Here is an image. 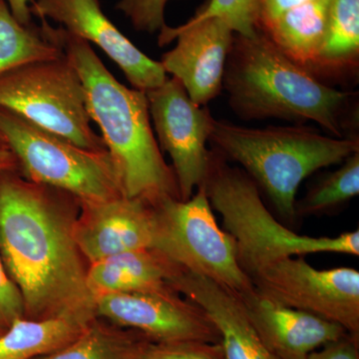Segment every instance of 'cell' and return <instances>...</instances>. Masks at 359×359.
<instances>
[{
  "mask_svg": "<svg viewBox=\"0 0 359 359\" xmlns=\"http://www.w3.org/2000/svg\"><path fill=\"white\" fill-rule=\"evenodd\" d=\"M201 187L212 209L221 215L224 230L235 240L238 264L250 280L285 257L320 252L359 255L358 230L337 237H309L278 222L264 205L256 183L216 151H211L209 171Z\"/></svg>",
  "mask_w": 359,
  "mask_h": 359,
  "instance_id": "cell-5",
  "label": "cell"
},
{
  "mask_svg": "<svg viewBox=\"0 0 359 359\" xmlns=\"http://www.w3.org/2000/svg\"><path fill=\"white\" fill-rule=\"evenodd\" d=\"M306 359H359V337L346 334L316 349Z\"/></svg>",
  "mask_w": 359,
  "mask_h": 359,
  "instance_id": "cell-27",
  "label": "cell"
},
{
  "mask_svg": "<svg viewBox=\"0 0 359 359\" xmlns=\"http://www.w3.org/2000/svg\"><path fill=\"white\" fill-rule=\"evenodd\" d=\"M80 208L66 191L16 171L0 173V257L28 320L87 325L96 318L87 287L89 263L74 237Z\"/></svg>",
  "mask_w": 359,
  "mask_h": 359,
  "instance_id": "cell-1",
  "label": "cell"
},
{
  "mask_svg": "<svg viewBox=\"0 0 359 359\" xmlns=\"http://www.w3.org/2000/svg\"><path fill=\"white\" fill-rule=\"evenodd\" d=\"M18 172V163L6 143L0 140V173L4 172Z\"/></svg>",
  "mask_w": 359,
  "mask_h": 359,
  "instance_id": "cell-29",
  "label": "cell"
},
{
  "mask_svg": "<svg viewBox=\"0 0 359 359\" xmlns=\"http://www.w3.org/2000/svg\"><path fill=\"white\" fill-rule=\"evenodd\" d=\"M177 290L118 292L98 297L96 318L138 330L155 344L199 340L221 344V334L204 309Z\"/></svg>",
  "mask_w": 359,
  "mask_h": 359,
  "instance_id": "cell-11",
  "label": "cell"
},
{
  "mask_svg": "<svg viewBox=\"0 0 359 359\" xmlns=\"http://www.w3.org/2000/svg\"><path fill=\"white\" fill-rule=\"evenodd\" d=\"M25 318L20 290L7 275L0 257V327L6 330L14 320Z\"/></svg>",
  "mask_w": 359,
  "mask_h": 359,
  "instance_id": "cell-26",
  "label": "cell"
},
{
  "mask_svg": "<svg viewBox=\"0 0 359 359\" xmlns=\"http://www.w3.org/2000/svg\"><path fill=\"white\" fill-rule=\"evenodd\" d=\"M236 294L259 339L280 359H306L348 334L332 321L271 302L255 287Z\"/></svg>",
  "mask_w": 359,
  "mask_h": 359,
  "instance_id": "cell-15",
  "label": "cell"
},
{
  "mask_svg": "<svg viewBox=\"0 0 359 359\" xmlns=\"http://www.w3.org/2000/svg\"><path fill=\"white\" fill-rule=\"evenodd\" d=\"M147 359H226L221 344L184 340L154 344Z\"/></svg>",
  "mask_w": 359,
  "mask_h": 359,
  "instance_id": "cell-25",
  "label": "cell"
},
{
  "mask_svg": "<svg viewBox=\"0 0 359 359\" xmlns=\"http://www.w3.org/2000/svg\"><path fill=\"white\" fill-rule=\"evenodd\" d=\"M58 32L83 84L90 118L119 172L125 197L151 204L165 198L181 200L173 168L163 157L151 124L146 92L120 83L88 42L61 26Z\"/></svg>",
  "mask_w": 359,
  "mask_h": 359,
  "instance_id": "cell-3",
  "label": "cell"
},
{
  "mask_svg": "<svg viewBox=\"0 0 359 359\" xmlns=\"http://www.w3.org/2000/svg\"><path fill=\"white\" fill-rule=\"evenodd\" d=\"M154 208L153 249L238 294L254 289L238 264L235 240L219 228L202 187L189 200L165 198Z\"/></svg>",
  "mask_w": 359,
  "mask_h": 359,
  "instance_id": "cell-8",
  "label": "cell"
},
{
  "mask_svg": "<svg viewBox=\"0 0 359 359\" xmlns=\"http://www.w3.org/2000/svg\"><path fill=\"white\" fill-rule=\"evenodd\" d=\"M250 280L271 302L332 321L359 337L358 269H318L304 257H290L264 266Z\"/></svg>",
  "mask_w": 359,
  "mask_h": 359,
  "instance_id": "cell-9",
  "label": "cell"
},
{
  "mask_svg": "<svg viewBox=\"0 0 359 359\" xmlns=\"http://www.w3.org/2000/svg\"><path fill=\"white\" fill-rule=\"evenodd\" d=\"M171 0H119L116 9L121 11L139 32H160L166 25L165 8Z\"/></svg>",
  "mask_w": 359,
  "mask_h": 359,
  "instance_id": "cell-24",
  "label": "cell"
},
{
  "mask_svg": "<svg viewBox=\"0 0 359 359\" xmlns=\"http://www.w3.org/2000/svg\"><path fill=\"white\" fill-rule=\"evenodd\" d=\"M154 344L138 330L94 318L69 344L34 359H147Z\"/></svg>",
  "mask_w": 359,
  "mask_h": 359,
  "instance_id": "cell-18",
  "label": "cell"
},
{
  "mask_svg": "<svg viewBox=\"0 0 359 359\" xmlns=\"http://www.w3.org/2000/svg\"><path fill=\"white\" fill-rule=\"evenodd\" d=\"M14 18L21 25H28L32 23V14L30 11L32 0H4Z\"/></svg>",
  "mask_w": 359,
  "mask_h": 359,
  "instance_id": "cell-28",
  "label": "cell"
},
{
  "mask_svg": "<svg viewBox=\"0 0 359 359\" xmlns=\"http://www.w3.org/2000/svg\"><path fill=\"white\" fill-rule=\"evenodd\" d=\"M0 108L89 150H107L91 126L83 84L67 56L0 75Z\"/></svg>",
  "mask_w": 359,
  "mask_h": 359,
  "instance_id": "cell-7",
  "label": "cell"
},
{
  "mask_svg": "<svg viewBox=\"0 0 359 359\" xmlns=\"http://www.w3.org/2000/svg\"><path fill=\"white\" fill-rule=\"evenodd\" d=\"M182 269L158 250H137L90 264L87 287L95 302L118 292H167Z\"/></svg>",
  "mask_w": 359,
  "mask_h": 359,
  "instance_id": "cell-17",
  "label": "cell"
},
{
  "mask_svg": "<svg viewBox=\"0 0 359 359\" xmlns=\"http://www.w3.org/2000/svg\"><path fill=\"white\" fill-rule=\"evenodd\" d=\"M358 62L359 0H332L325 39L311 72L344 76L358 72Z\"/></svg>",
  "mask_w": 359,
  "mask_h": 359,
  "instance_id": "cell-20",
  "label": "cell"
},
{
  "mask_svg": "<svg viewBox=\"0 0 359 359\" xmlns=\"http://www.w3.org/2000/svg\"><path fill=\"white\" fill-rule=\"evenodd\" d=\"M0 140L13 151L21 176L72 194L81 204L125 196L107 150L80 147L4 108H0Z\"/></svg>",
  "mask_w": 359,
  "mask_h": 359,
  "instance_id": "cell-6",
  "label": "cell"
},
{
  "mask_svg": "<svg viewBox=\"0 0 359 359\" xmlns=\"http://www.w3.org/2000/svg\"><path fill=\"white\" fill-rule=\"evenodd\" d=\"M30 11L40 20L54 21L70 34L99 47L135 89L147 92L168 78L160 61L146 55L116 27L99 0H32Z\"/></svg>",
  "mask_w": 359,
  "mask_h": 359,
  "instance_id": "cell-13",
  "label": "cell"
},
{
  "mask_svg": "<svg viewBox=\"0 0 359 359\" xmlns=\"http://www.w3.org/2000/svg\"><path fill=\"white\" fill-rule=\"evenodd\" d=\"M155 208L148 201L123 197L81 204L74 237L89 264L125 252L153 249Z\"/></svg>",
  "mask_w": 359,
  "mask_h": 359,
  "instance_id": "cell-14",
  "label": "cell"
},
{
  "mask_svg": "<svg viewBox=\"0 0 359 359\" xmlns=\"http://www.w3.org/2000/svg\"><path fill=\"white\" fill-rule=\"evenodd\" d=\"M37 26L21 25L0 0V75L21 66L65 55L58 27L41 20Z\"/></svg>",
  "mask_w": 359,
  "mask_h": 359,
  "instance_id": "cell-19",
  "label": "cell"
},
{
  "mask_svg": "<svg viewBox=\"0 0 359 359\" xmlns=\"http://www.w3.org/2000/svg\"><path fill=\"white\" fill-rule=\"evenodd\" d=\"M146 96L161 151L173 162L180 198L189 200L207 178L211 158L207 142L214 117L207 106L193 102L175 77H168Z\"/></svg>",
  "mask_w": 359,
  "mask_h": 359,
  "instance_id": "cell-10",
  "label": "cell"
},
{
  "mask_svg": "<svg viewBox=\"0 0 359 359\" xmlns=\"http://www.w3.org/2000/svg\"><path fill=\"white\" fill-rule=\"evenodd\" d=\"M171 285L179 294L199 304L214 321L226 359H280L259 339L235 292L185 269L175 276Z\"/></svg>",
  "mask_w": 359,
  "mask_h": 359,
  "instance_id": "cell-16",
  "label": "cell"
},
{
  "mask_svg": "<svg viewBox=\"0 0 359 359\" xmlns=\"http://www.w3.org/2000/svg\"><path fill=\"white\" fill-rule=\"evenodd\" d=\"M223 88L231 109L244 120L276 118L295 125L311 121L335 138L358 136V93L323 83L261 30L254 37L233 36Z\"/></svg>",
  "mask_w": 359,
  "mask_h": 359,
  "instance_id": "cell-2",
  "label": "cell"
},
{
  "mask_svg": "<svg viewBox=\"0 0 359 359\" xmlns=\"http://www.w3.org/2000/svg\"><path fill=\"white\" fill-rule=\"evenodd\" d=\"M87 325L65 318H18L0 334V359H34L72 342Z\"/></svg>",
  "mask_w": 359,
  "mask_h": 359,
  "instance_id": "cell-21",
  "label": "cell"
},
{
  "mask_svg": "<svg viewBox=\"0 0 359 359\" xmlns=\"http://www.w3.org/2000/svg\"><path fill=\"white\" fill-rule=\"evenodd\" d=\"M358 194L359 151L349 156L339 169L314 183L301 200L295 201V215L297 218L330 215Z\"/></svg>",
  "mask_w": 359,
  "mask_h": 359,
  "instance_id": "cell-22",
  "label": "cell"
},
{
  "mask_svg": "<svg viewBox=\"0 0 359 359\" xmlns=\"http://www.w3.org/2000/svg\"><path fill=\"white\" fill-rule=\"evenodd\" d=\"M235 33L224 21L210 18L160 30L158 44L176 46L163 54L165 72L178 79L194 103L205 106L223 89L224 66Z\"/></svg>",
  "mask_w": 359,
  "mask_h": 359,
  "instance_id": "cell-12",
  "label": "cell"
},
{
  "mask_svg": "<svg viewBox=\"0 0 359 359\" xmlns=\"http://www.w3.org/2000/svg\"><path fill=\"white\" fill-rule=\"evenodd\" d=\"M209 141L224 160L240 165L290 223L297 219L302 181L359 151V136L335 138L304 125L247 128L215 119Z\"/></svg>",
  "mask_w": 359,
  "mask_h": 359,
  "instance_id": "cell-4",
  "label": "cell"
},
{
  "mask_svg": "<svg viewBox=\"0 0 359 359\" xmlns=\"http://www.w3.org/2000/svg\"><path fill=\"white\" fill-rule=\"evenodd\" d=\"M259 0H207L188 23L218 18L226 23L235 34L245 37L257 35Z\"/></svg>",
  "mask_w": 359,
  "mask_h": 359,
  "instance_id": "cell-23",
  "label": "cell"
},
{
  "mask_svg": "<svg viewBox=\"0 0 359 359\" xmlns=\"http://www.w3.org/2000/svg\"><path fill=\"white\" fill-rule=\"evenodd\" d=\"M4 330H4V328L0 327V334H1L2 332H4Z\"/></svg>",
  "mask_w": 359,
  "mask_h": 359,
  "instance_id": "cell-30",
  "label": "cell"
}]
</instances>
